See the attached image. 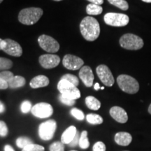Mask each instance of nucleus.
<instances>
[{
	"label": "nucleus",
	"instance_id": "33",
	"mask_svg": "<svg viewBox=\"0 0 151 151\" xmlns=\"http://www.w3.org/2000/svg\"><path fill=\"white\" fill-rule=\"evenodd\" d=\"M59 99L62 104H65L67 106H71L74 105V104H75V100L74 99H69V98L66 97H65V96L62 95V94H60V95Z\"/></svg>",
	"mask_w": 151,
	"mask_h": 151
},
{
	"label": "nucleus",
	"instance_id": "35",
	"mask_svg": "<svg viewBox=\"0 0 151 151\" xmlns=\"http://www.w3.org/2000/svg\"><path fill=\"white\" fill-rule=\"evenodd\" d=\"M93 151H106V146L105 144L101 141H98L96 143H94L92 148Z\"/></svg>",
	"mask_w": 151,
	"mask_h": 151
},
{
	"label": "nucleus",
	"instance_id": "5",
	"mask_svg": "<svg viewBox=\"0 0 151 151\" xmlns=\"http://www.w3.org/2000/svg\"><path fill=\"white\" fill-rule=\"evenodd\" d=\"M58 89L62 95L69 99L76 100L81 97L80 90L67 81L61 79L58 84Z\"/></svg>",
	"mask_w": 151,
	"mask_h": 151
},
{
	"label": "nucleus",
	"instance_id": "32",
	"mask_svg": "<svg viewBox=\"0 0 151 151\" xmlns=\"http://www.w3.org/2000/svg\"><path fill=\"white\" fill-rule=\"evenodd\" d=\"M32 104L29 101H24L21 104V106H20V109H21V111L23 113H29L30 111L32 110Z\"/></svg>",
	"mask_w": 151,
	"mask_h": 151
},
{
	"label": "nucleus",
	"instance_id": "36",
	"mask_svg": "<svg viewBox=\"0 0 151 151\" xmlns=\"http://www.w3.org/2000/svg\"><path fill=\"white\" fill-rule=\"evenodd\" d=\"M80 136L81 134H79V132L77 131L75 137L73 138V140L71 141V143H69V146L70 147H76V146H78L79 144V140H80Z\"/></svg>",
	"mask_w": 151,
	"mask_h": 151
},
{
	"label": "nucleus",
	"instance_id": "27",
	"mask_svg": "<svg viewBox=\"0 0 151 151\" xmlns=\"http://www.w3.org/2000/svg\"><path fill=\"white\" fill-rule=\"evenodd\" d=\"M62 80H65L69 81V83H71V84H73V86H78L79 84V81L78 78L76 76L73 74H70V73H67V74L64 75L61 78Z\"/></svg>",
	"mask_w": 151,
	"mask_h": 151
},
{
	"label": "nucleus",
	"instance_id": "21",
	"mask_svg": "<svg viewBox=\"0 0 151 151\" xmlns=\"http://www.w3.org/2000/svg\"><path fill=\"white\" fill-rule=\"evenodd\" d=\"M103 11L102 7L100 5L94 4H90L87 6L86 12L88 15L92 16H97L101 14Z\"/></svg>",
	"mask_w": 151,
	"mask_h": 151
},
{
	"label": "nucleus",
	"instance_id": "2",
	"mask_svg": "<svg viewBox=\"0 0 151 151\" xmlns=\"http://www.w3.org/2000/svg\"><path fill=\"white\" fill-rule=\"evenodd\" d=\"M43 11L40 8L30 7L22 9L18 15V20L26 25H32L39 21L43 16Z\"/></svg>",
	"mask_w": 151,
	"mask_h": 151
},
{
	"label": "nucleus",
	"instance_id": "7",
	"mask_svg": "<svg viewBox=\"0 0 151 151\" xmlns=\"http://www.w3.org/2000/svg\"><path fill=\"white\" fill-rule=\"evenodd\" d=\"M57 128V123L54 120H48L39 125V135L42 140H51L54 137Z\"/></svg>",
	"mask_w": 151,
	"mask_h": 151
},
{
	"label": "nucleus",
	"instance_id": "47",
	"mask_svg": "<svg viewBox=\"0 0 151 151\" xmlns=\"http://www.w3.org/2000/svg\"><path fill=\"white\" fill-rule=\"evenodd\" d=\"M4 1V0H0V4H1V2H2V1Z\"/></svg>",
	"mask_w": 151,
	"mask_h": 151
},
{
	"label": "nucleus",
	"instance_id": "42",
	"mask_svg": "<svg viewBox=\"0 0 151 151\" xmlns=\"http://www.w3.org/2000/svg\"><path fill=\"white\" fill-rule=\"evenodd\" d=\"M2 39H0V50H2Z\"/></svg>",
	"mask_w": 151,
	"mask_h": 151
},
{
	"label": "nucleus",
	"instance_id": "3",
	"mask_svg": "<svg viewBox=\"0 0 151 151\" xmlns=\"http://www.w3.org/2000/svg\"><path fill=\"white\" fill-rule=\"evenodd\" d=\"M117 83L119 88L126 93L133 94L137 93L139 90V84L138 81L129 75H120L117 78Z\"/></svg>",
	"mask_w": 151,
	"mask_h": 151
},
{
	"label": "nucleus",
	"instance_id": "34",
	"mask_svg": "<svg viewBox=\"0 0 151 151\" xmlns=\"http://www.w3.org/2000/svg\"><path fill=\"white\" fill-rule=\"evenodd\" d=\"M8 127H7L6 124L4 121L0 120V136L2 137H4L8 134Z\"/></svg>",
	"mask_w": 151,
	"mask_h": 151
},
{
	"label": "nucleus",
	"instance_id": "22",
	"mask_svg": "<svg viewBox=\"0 0 151 151\" xmlns=\"http://www.w3.org/2000/svg\"><path fill=\"white\" fill-rule=\"evenodd\" d=\"M86 120L90 124H100L104 121L102 117L98 114H94V113H90V114L87 115Z\"/></svg>",
	"mask_w": 151,
	"mask_h": 151
},
{
	"label": "nucleus",
	"instance_id": "28",
	"mask_svg": "<svg viewBox=\"0 0 151 151\" xmlns=\"http://www.w3.org/2000/svg\"><path fill=\"white\" fill-rule=\"evenodd\" d=\"M22 151H45V148L41 145L31 143V144L24 147Z\"/></svg>",
	"mask_w": 151,
	"mask_h": 151
},
{
	"label": "nucleus",
	"instance_id": "25",
	"mask_svg": "<svg viewBox=\"0 0 151 151\" xmlns=\"http://www.w3.org/2000/svg\"><path fill=\"white\" fill-rule=\"evenodd\" d=\"M32 143V141L29 138L26 137H20L17 139L16 145L18 148L23 149L24 147H26L28 145Z\"/></svg>",
	"mask_w": 151,
	"mask_h": 151
},
{
	"label": "nucleus",
	"instance_id": "17",
	"mask_svg": "<svg viewBox=\"0 0 151 151\" xmlns=\"http://www.w3.org/2000/svg\"><path fill=\"white\" fill-rule=\"evenodd\" d=\"M49 83L50 81H49L48 77L43 75H39L32 79L29 85L32 88L36 89V88H43V87L48 86Z\"/></svg>",
	"mask_w": 151,
	"mask_h": 151
},
{
	"label": "nucleus",
	"instance_id": "43",
	"mask_svg": "<svg viewBox=\"0 0 151 151\" xmlns=\"http://www.w3.org/2000/svg\"><path fill=\"white\" fill-rule=\"evenodd\" d=\"M148 113H150V114H151V104H150V106H149V107H148Z\"/></svg>",
	"mask_w": 151,
	"mask_h": 151
},
{
	"label": "nucleus",
	"instance_id": "16",
	"mask_svg": "<svg viewBox=\"0 0 151 151\" xmlns=\"http://www.w3.org/2000/svg\"><path fill=\"white\" fill-rule=\"evenodd\" d=\"M132 137L128 132H118L115 135V141L118 145L122 146H127L131 143Z\"/></svg>",
	"mask_w": 151,
	"mask_h": 151
},
{
	"label": "nucleus",
	"instance_id": "14",
	"mask_svg": "<svg viewBox=\"0 0 151 151\" xmlns=\"http://www.w3.org/2000/svg\"><path fill=\"white\" fill-rule=\"evenodd\" d=\"M79 77L86 87H92L94 81V74L91 68L88 66H83L79 71Z\"/></svg>",
	"mask_w": 151,
	"mask_h": 151
},
{
	"label": "nucleus",
	"instance_id": "11",
	"mask_svg": "<svg viewBox=\"0 0 151 151\" xmlns=\"http://www.w3.org/2000/svg\"><path fill=\"white\" fill-rule=\"evenodd\" d=\"M96 72L99 78L106 86L111 87L114 84L115 79L110 69L106 65H99L96 69Z\"/></svg>",
	"mask_w": 151,
	"mask_h": 151
},
{
	"label": "nucleus",
	"instance_id": "23",
	"mask_svg": "<svg viewBox=\"0 0 151 151\" xmlns=\"http://www.w3.org/2000/svg\"><path fill=\"white\" fill-rule=\"evenodd\" d=\"M78 146L82 149H87L89 148L90 142L89 140H88V132L87 131H83L82 133L81 134Z\"/></svg>",
	"mask_w": 151,
	"mask_h": 151
},
{
	"label": "nucleus",
	"instance_id": "18",
	"mask_svg": "<svg viewBox=\"0 0 151 151\" xmlns=\"http://www.w3.org/2000/svg\"><path fill=\"white\" fill-rule=\"evenodd\" d=\"M77 130L74 126H70L62 134L61 137V142L63 144H69L73 140L76 134Z\"/></svg>",
	"mask_w": 151,
	"mask_h": 151
},
{
	"label": "nucleus",
	"instance_id": "40",
	"mask_svg": "<svg viewBox=\"0 0 151 151\" xmlns=\"http://www.w3.org/2000/svg\"><path fill=\"white\" fill-rule=\"evenodd\" d=\"M5 111V106L0 101V113H4Z\"/></svg>",
	"mask_w": 151,
	"mask_h": 151
},
{
	"label": "nucleus",
	"instance_id": "31",
	"mask_svg": "<svg viewBox=\"0 0 151 151\" xmlns=\"http://www.w3.org/2000/svg\"><path fill=\"white\" fill-rule=\"evenodd\" d=\"M50 151H65L64 144L59 141L52 143L50 146Z\"/></svg>",
	"mask_w": 151,
	"mask_h": 151
},
{
	"label": "nucleus",
	"instance_id": "4",
	"mask_svg": "<svg viewBox=\"0 0 151 151\" xmlns=\"http://www.w3.org/2000/svg\"><path fill=\"white\" fill-rule=\"evenodd\" d=\"M119 42L122 48L129 50H140L144 45L143 39L141 37L129 33L122 35Z\"/></svg>",
	"mask_w": 151,
	"mask_h": 151
},
{
	"label": "nucleus",
	"instance_id": "46",
	"mask_svg": "<svg viewBox=\"0 0 151 151\" xmlns=\"http://www.w3.org/2000/svg\"><path fill=\"white\" fill-rule=\"evenodd\" d=\"M54 1H62V0H54Z\"/></svg>",
	"mask_w": 151,
	"mask_h": 151
},
{
	"label": "nucleus",
	"instance_id": "9",
	"mask_svg": "<svg viewBox=\"0 0 151 151\" xmlns=\"http://www.w3.org/2000/svg\"><path fill=\"white\" fill-rule=\"evenodd\" d=\"M32 113L37 118H46L51 116L53 109L50 104L41 102L35 104L32 108Z\"/></svg>",
	"mask_w": 151,
	"mask_h": 151
},
{
	"label": "nucleus",
	"instance_id": "37",
	"mask_svg": "<svg viewBox=\"0 0 151 151\" xmlns=\"http://www.w3.org/2000/svg\"><path fill=\"white\" fill-rule=\"evenodd\" d=\"M9 88L8 83L0 78V90H6Z\"/></svg>",
	"mask_w": 151,
	"mask_h": 151
},
{
	"label": "nucleus",
	"instance_id": "20",
	"mask_svg": "<svg viewBox=\"0 0 151 151\" xmlns=\"http://www.w3.org/2000/svg\"><path fill=\"white\" fill-rule=\"evenodd\" d=\"M86 104L88 108L91 109V110L97 111L101 107V102L92 96H88L86 98Z\"/></svg>",
	"mask_w": 151,
	"mask_h": 151
},
{
	"label": "nucleus",
	"instance_id": "41",
	"mask_svg": "<svg viewBox=\"0 0 151 151\" xmlns=\"http://www.w3.org/2000/svg\"><path fill=\"white\" fill-rule=\"evenodd\" d=\"M100 88H101V87H100L99 84L98 83H96L94 84V90H99L100 89Z\"/></svg>",
	"mask_w": 151,
	"mask_h": 151
},
{
	"label": "nucleus",
	"instance_id": "48",
	"mask_svg": "<svg viewBox=\"0 0 151 151\" xmlns=\"http://www.w3.org/2000/svg\"><path fill=\"white\" fill-rule=\"evenodd\" d=\"M71 151H76V150H71Z\"/></svg>",
	"mask_w": 151,
	"mask_h": 151
},
{
	"label": "nucleus",
	"instance_id": "44",
	"mask_svg": "<svg viewBox=\"0 0 151 151\" xmlns=\"http://www.w3.org/2000/svg\"><path fill=\"white\" fill-rule=\"evenodd\" d=\"M142 1L146 3H151V0H142Z\"/></svg>",
	"mask_w": 151,
	"mask_h": 151
},
{
	"label": "nucleus",
	"instance_id": "26",
	"mask_svg": "<svg viewBox=\"0 0 151 151\" xmlns=\"http://www.w3.org/2000/svg\"><path fill=\"white\" fill-rule=\"evenodd\" d=\"M13 67V62L11 60L5 58H0V70H6Z\"/></svg>",
	"mask_w": 151,
	"mask_h": 151
},
{
	"label": "nucleus",
	"instance_id": "19",
	"mask_svg": "<svg viewBox=\"0 0 151 151\" xmlns=\"http://www.w3.org/2000/svg\"><path fill=\"white\" fill-rule=\"evenodd\" d=\"M25 83L26 81L24 77L20 76H15L12 80L8 83V84L9 88L14 89V88H21L24 86L25 85Z\"/></svg>",
	"mask_w": 151,
	"mask_h": 151
},
{
	"label": "nucleus",
	"instance_id": "38",
	"mask_svg": "<svg viewBox=\"0 0 151 151\" xmlns=\"http://www.w3.org/2000/svg\"><path fill=\"white\" fill-rule=\"evenodd\" d=\"M88 1H90V2H91L92 4H94L100 5V6L104 3V0H88Z\"/></svg>",
	"mask_w": 151,
	"mask_h": 151
},
{
	"label": "nucleus",
	"instance_id": "15",
	"mask_svg": "<svg viewBox=\"0 0 151 151\" xmlns=\"http://www.w3.org/2000/svg\"><path fill=\"white\" fill-rule=\"evenodd\" d=\"M110 115L116 121L120 123H125L128 120L127 113L121 107L113 106L110 109Z\"/></svg>",
	"mask_w": 151,
	"mask_h": 151
},
{
	"label": "nucleus",
	"instance_id": "13",
	"mask_svg": "<svg viewBox=\"0 0 151 151\" xmlns=\"http://www.w3.org/2000/svg\"><path fill=\"white\" fill-rule=\"evenodd\" d=\"M39 61L41 67L45 69H52L60 64V58L56 55L46 54L39 57Z\"/></svg>",
	"mask_w": 151,
	"mask_h": 151
},
{
	"label": "nucleus",
	"instance_id": "24",
	"mask_svg": "<svg viewBox=\"0 0 151 151\" xmlns=\"http://www.w3.org/2000/svg\"><path fill=\"white\" fill-rule=\"evenodd\" d=\"M108 1L122 11H127L129 9V4L125 0H108Z\"/></svg>",
	"mask_w": 151,
	"mask_h": 151
},
{
	"label": "nucleus",
	"instance_id": "45",
	"mask_svg": "<svg viewBox=\"0 0 151 151\" xmlns=\"http://www.w3.org/2000/svg\"><path fill=\"white\" fill-rule=\"evenodd\" d=\"M100 89L104 90V87H101V88H100Z\"/></svg>",
	"mask_w": 151,
	"mask_h": 151
},
{
	"label": "nucleus",
	"instance_id": "29",
	"mask_svg": "<svg viewBox=\"0 0 151 151\" xmlns=\"http://www.w3.org/2000/svg\"><path fill=\"white\" fill-rule=\"evenodd\" d=\"M71 114L76 119L78 120H83L85 118L84 113L82 111L79 110L78 109L73 108L71 110Z\"/></svg>",
	"mask_w": 151,
	"mask_h": 151
},
{
	"label": "nucleus",
	"instance_id": "6",
	"mask_svg": "<svg viewBox=\"0 0 151 151\" xmlns=\"http://www.w3.org/2000/svg\"><path fill=\"white\" fill-rule=\"evenodd\" d=\"M104 20L106 24L112 27H124L129 22L127 15L118 13H108L105 14Z\"/></svg>",
	"mask_w": 151,
	"mask_h": 151
},
{
	"label": "nucleus",
	"instance_id": "12",
	"mask_svg": "<svg viewBox=\"0 0 151 151\" xmlns=\"http://www.w3.org/2000/svg\"><path fill=\"white\" fill-rule=\"evenodd\" d=\"M63 66L69 70H77L83 67L84 62L78 57L68 54L64 57L62 60Z\"/></svg>",
	"mask_w": 151,
	"mask_h": 151
},
{
	"label": "nucleus",
	"instance_id": "30",
	"mask_svg": "<svg viewBox=\"0 0 151 151\" xmlns=\"http://www.w3.org/2000/svg\"><path fill=\"white\" fill-rule=\"evenodd\" d=\"M14 76H15L14 75V73L9 71H4L0 72V78L3 79L4 81H5L7 83H9V81L12 80V78H14Z\"/></svg>",
	"mask_w": 151,
	"mask_h": 151
},
{
	"label": "nucleus",
	"instance_id": "39",
	"mask_svg": "<svg viewBox=\"0 0 151 151\" xmlns=\"http://www.w3.org/2000/svg\"><path fill=\"white\" fill-rule=\"evenodd\" d=\"M4 151H15L13 147L10 145H6L4 146Z\"/></svg>",
	"mask_w": 151,
	"mask_h": 151
},
{
	"label": "nucleus",
	"instance_id": "10",
	"mask_svg": "<svg viewBox=\"0 0 151 151\" xmlns=\"http://www.w3.org/2000/svg\"><path fill=\"white\" fill-rule=\"evenodd\" d=\"M2 50L9 55L20 57L22 55V49L18 42L12 39H6L2 41Z\"/></svg>",
	"mask_w": 151,
	"mask_h": 151
},
{
	"label": "nucleus",
	"instance_id": "1",
	"mask_svg": "<svg viewBox=\"0 0 151 151\" xmlns=\"http://www.w3.org/2000/svg\"><path fill=\"white\" fill-rule=\"evenodd\" d=\"M81 33L86 40L93 41L100 35V26L95 18L91 16L84 18L80 24Z\"/></svg>",
	"mask_w": 151,
	"mask_h": 151
},
{
	"label": "nucleus",
	"instance_id": "8",
	"mask_svg": "<svg viewBox=\"0 0 151 151\" xmlns=\"http://www.w3.org/2000/svg\"><path fill=\"white\" fill-rule=\"evenodd\" d=\"M39 46L45 51L55 53L59 50L60 44L53 38L48 35H41L38 39Z\"/></svg>",
	"mask_w": 151,
	"mask_h": 151
}]
</instances>
